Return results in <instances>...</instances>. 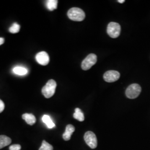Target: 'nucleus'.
Wrapping results in <instances>:
<instances>
[{"label": "nucleus", "mask_w": 150, "mask_h": 150, "mask_svg": "<svg viewBox=\"0 0 150 150\" xmlns=\"http://www.w3.org/2000/svg\"><path fill=\"white\" fill-rule=\"evenodd\" d=\"M54 148L52 146L48 144L46 141H43L41 147L39 149V150H53Z\"/></svg>", "instance_id": "obj_17"}, {"label": "nucleus", "mask_w": 150, "mask_h": 150, "mask_svg": "<svg viewBox=\"0 0 150 150\" xmlns=\"http://www.w3.org/2000/svg\"><path fill=\"white\" fill-rule=\"evenodd\" d=\"M84 139L87 145L91 149H94L97 146V139L96 134L92 131H87L84 135Z\"/></svg>", "instance_id": "obj_6"}, {"label": "nucleus", "mask_w": 150, "mask_h": 150, "mask_svg": "<svg viewBox=\"0 0 150 150\" xmlns=\"http://www.w3.org/2000/svg\"><path fill=\"white\" fill-rule=\"evenodd\" d=\"M118 1V2H119V3H120V4H122V3H123V2H125V0H118V1Z\"/></svg>", "instance_id": "obj_21"}, {"label": "nucleus", "mask_w": 150, "mask_h": 150, "mask_svg": "<svg viewBox=\"0 0 150 150\" xmlns=\"http://www.w3.org/2000/svg\"><path fill=\"white\" fill-rule=\"evenodd\" d=\"M42 120L43 122L47 125L48 129H52L55 127L54 123V122L52 121V120H51V118L48 115H43Z\"/></svg>", "instance_id": "obj_12"}, {"label": "nucleus", "mask_w": 150, "mask_h": 150, "mask_svg": "<svg viewBox=\"0 0 150 150\" xmlns=\"http://www.w3.org/2000/svg\"><path fill=\"white\" fill-rule=\"evenodd\" d=\"M20 26L17 23H14L11 27L9 28V32H11V33H17L20 31Z\"/></svg>", "instance_id": "obj_16"}, {"label": "nucleus", "mask_w": 150, "mask_h": 150, "mask_svg": "<svg viewBox=\"0 0 150 150\" xmlns=\"http://www.w3.org/2000/svg\"><path fill=\"white\" fill-rule=\"evenodd\" d=\"M36 59L38 63L42 66H46L50 62V57L47 52L41 51L38 53L36 56Z\"/></svg>", "instance_id": "obj_8"}, {"label": "nucleus", "mask_w": 150, "mask_h": 150, "mask_svg": "<svg viewBox=\"0 0 150 150\" xmlns=\"http://www.w3.org/2000/svg\"><path fill=\"white\" fill-rule=\"evenodd\" d=\"M141 87L139 84L134 83L129 86L126 90V95L129 98L134 99L139 96Z\"/></svg>", "instance_id": "obj_3"}, {"label": "nucleus", "mask_w": 150, "mask_h": 150, "mask_svg": "<svg viewBox=\"0 0 150 150\" xmlns=\"http://www.w3.org/2000/svg\"><path fill=\"white\" fill-rule=\"evenodd\" d=\"M75 127L72 125H68L66 127V130L64 132V134H63V139L65 141H69L70 140L71 137V135L74 133V132L75 131Z\"/></svg>", "instance_id": "obj_9"}, {"label": "nucleus", "mask_w": 150, "mask_h": 150, "mask_svg": "<svg viewBox=\"0 0 150 150\" xmlns=\"http://www.w3.org/2000/svg\"><path fill=\"white\" fill-rule=\"evenodd\" d=\"M57 84L55 81L54 80H50L47 82L46 85L43 86L42 89V93L43 96L47 98H51L54 96Z\"/></svg>", "instance_id": "obj_2"}, {"label": "nucleus", "mask_w": 150, "mask_h": 150, "mask_svg": "<svg viewBox=\"0 0 150 150\" xmlns=\"http://www.w3.org/2000/svg\"><path fill=\"white\" fill-rule=\"evenodd\" d=\"M74 117L81 122L85 120L84 115L79 108H76L75 109V112L74 114Z\"/></svg>", "instance_id": "obj_15"}, {"label": "nucleus", "mask_w": 150, "mask_h": 150, "mask_svg": "<svg viewBox=\"0 0 150 150\" xmlns=\"http://www.w3.org/2000/svg\"><path fill=\"white\" fill-rule=\"evenodd\" d=\"M13 72L15 74L20 76L25 75L28 73V70L26 68L21 66H17L13 69Z\"/></svg>", "instance_id": "obj_13"}, {"label": "nucleus", "mask_w": 150, "mask_h": 150, "mask_svg": "<svg viewBox=\"0 0 150 150\" xmlns=\"http://www.w3.org/2000/svg\"><path fill=\"white\" fill-rule=\"evenodd\" d=\"M67 16L72 21H82L85 18V13L80 8L73 7L68 11Z\"/></svg>", "instance_id": "obj_1"}, {"label": "nucleus", "mask_w": 150, "mask_h": 150, "mask_svg": "<svg viewBox=\"0 0 150 150\" xmlns=\"http://www.w3.org/2000/svg\"><path fill=\"white\" fill-rule=\"evenodd\" d=\"M46 6L50 11H54L57 9L58 1L57 0H48L46 1Z\"/></svg>", "instance_id": "obj_14"}, {"label": "nucleus", "mask_w": 150, "mask_h": 150, "mask_svg": "<svg viewBox=\"0 0 150 150\" xmlns=\"http://www.w3.org/2000/svg\"><path fill=\"white\" fill-rule=\"evenodd\" d=\"M11 139L5 135L0 136V149L5 147L8 145H10Z\"/></svg>", "instance_id": "obj_11"}, {"label": "nucleus", "mask_w": 150, "mask_h": 150, "mask_svg": "<svg viewBox=\"0 0 150 150\" xmlns=\"http://www.w3.org/2000/svg\"><path fill=\"white\" fill-rule=\"evenodd\" d=\"M5 42V39L4 38H0V45L4 44Z\"/></svg>", "instance_id": "obj_20"}, {"label": "nucleus", "mask_w": 150, "mask_h": 150, "mask_svg": "<svg viewBox=\"0 0 150 150\" xmlns=\"http://www.w3.org/2000/svg\"><path fill=\"white\" fill-rule=\"evenodd\" d=\"M97 62V56L96 54H90L86 57L85 59L82 62L81 67L82 70H88L90 69L91 67L95 64Z\"/></svg>", "instance_id": "obj_5"}, {"label": "nucleus", "mask_w": 150, "mask_h": 150, "mask_svg": "<svg viewBox=\"0 0 150 150\" xmlns=\"http://www.w3.org/2000/svg\"><path fill=\"white\" fill-rule=\"evenodd\" d=\"M22 118L25 120L26 123L30 125H33L36 122L35 116L31 113H25L22 115Z\"/></svg>", "instance_id": "obj_10"}, {"label": "nucleus", "mask_w": 150, "mask_h": 150, "mask_svg": "<svg viewBox=\"0 0 150 150\" xmlns=\"http://www.w3.org/2000/svg\"><path fill=\"white\" fill-rule=\"evenodd\" d=\"M21 149V145L18 144H15V145H11L9 148L10 150H20Z\"/></svg>", "instance_id": "obj_18"}, {"label": "nucleus", "mask_w": 150, "mask_h": 150, "mask_svg": "<svg viewBox=\"0 0 150 150\" xmlns=\"http://www.w3.org/2000/svg\"><path fill=\"white\" fill-rule=\"evenodd\" d=\"M107 32L111 38H118L121 33V26L118 23L110 22L107 26Z\"/></svg>", "instance_id": "obj_4"}, {"label": "nucleus", "mask_w": 150, "mask_h": 150, "mask_svg": "<svg viewBox=\"0 0 150 150\" xmlns=\"http://www.w3.org/2000/svg\"><path fill=\"white\" fill-rule=\"evenodd\" d=\"M4 109H5V103L1 100H0V113L3 112Z\"/></svg>", "instance_id": "obj_19"}, {"label": "nucleus", "mask_w": 150, "mask_h": 150, "mask_svg": "<svg viewBox=\"0 0 150 150\" xmlns=\"http://www.w3.org/2000/svg\"><path fill=\"white\" fill-rule=\"evenodd\" d=\"M120 77V74L117 71L110 70L105 73L103 75V79L107 82H113L118 80Z\"/></svg>", "instance_id": "obj_7"}]
</instances>
